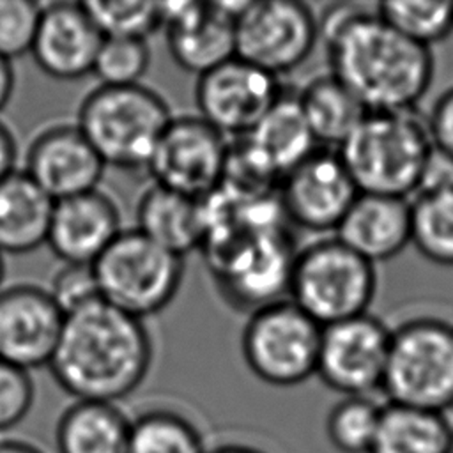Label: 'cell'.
I'll return each mask as SVG.
<instances>
[{
    "mask_svg": "<svg viewBox=\"0 0 453 453\" xmlns=\"http://www.w3.org/2000/svg\"><path fill=\"white\" fill-rule=\"evenodd\" d=\"M101 41L83 4L53 2L41 7L30 55L46 76L74 81L92 74Z\"/></svg>",
    "mask_w": 453,
    "mask_h": 453,
    "instance_id": "17",
    "label": "cell"
},
{
    "mask_svg": "<svg viewBox=\"0 0 453 453\" xmlns=\"http://www.w3.org/2000/svg\"><path fill=\"white\" fill-rule=\"evenodd\" d=\"M41 7L30 0H0V57L12 62L30 53Z\"/></svg>",
    "mask_w": 453,
    "mask_h": 453,
    "instance_id": "31",
    "label": "cell"
},
{
    "mask_svg": "<svg viewBox=\"0 0 453 453\" xmlns=\"http://www.w3.org/2000/svg\"><path fill=\"white\" fill-rule=\"evenodd\" d=\"M34 398L30 372L0 361V434L11 432L28 416Z\"/></svg>",
    "mask_w": 453,
    "mask_h": 453,
    "instance_id": "32",
    "label": "cell"
},
{
    "mask_svg": "<svg viewBox=\"0 0 453 453\" xmlns=\"http://www.w3.org/2000/svg\"><path fill=\"white\" fill-rule=\"evenodd\" d=\"M48 292L65 315L101 299L92 265L64 264L55 273Z\"/></svg>",
    "mask_w": 453,
    "mask_h": 453,
    "instance_id": "33",
    "label": "cell"
},
{
    "mask_svg": "<svg viewBox=\"0 0 453 453\" xmlns=\"http://www.w3.org/2000/svg\"><path fill=\"white\" fill-rule=\"evenodd\" d=\"M411 244L426 260L453 267V188L421 191L411 200Z\"/></svg>",
    "mask_w": 453,
    "mask_h": 453,
    "instance_id": "26",
    "label": "cell"
},
{
    "mask_svg": "<svg viewBox=\"0 0 453 453\" xmlns=\"http://www.w3.org/2000/svg\"><path fill=\"white\" fill-rule=\"evenodd\" d=\"M134 228L184 258L203 244L205 218L202 200L152 184L138 200Z\"/></svg>",
    "mask_w": 453,
    "mask_h": 453,
    "instance_id": "20",
    "label": "cell"
},
{
    "mask_svg": "<svg viewBox=\"0 0 453 453\" xmlns=\"http://www.w3.org/2000/svg\"><path fill=\"white\" fill-rule=\"evenodd\" d=\"M0 453H44L39 446L23 439H0Z\"/></svg>",
    "mask_w": 453,
    "mask_h": 453,
    "instance_id": "37",
    "label": "cell"
},
{
    "mask_svg": "<svg viewBox=\"0 0 453 453\" xmlns=\"http://www.w3.org/2000/svg\"><path fill=\"white\" fill-rule=\"evenodd\" d=\"M329 73L368 111L416 110L434 78V57L375 11L359 4H338L319 14Z\"/></svg>",
    "mask_w": 453,
    "mask_h": 453,
    "instance_id": "1",
    "label": "cell"
},
{
    "mask_svg": "<svg viewBox=\"0 0 453 453\" xmlns=\"http://www.w3.org/2000/svg\"><path fill=\"white\" fill-rule=\"evenodd\" d=\"M334 235L373 265L389 260L411 244V200L359 193Z\"/></svg>",
    "mask_w": 453,
    "mask_h": 453,
    "instance_id": "19",
    "label": "cell"
},
{
    "mask_svg": "<svg viewBox=\"0 0 453 453\" xmlns=\"http://www.w3.org/2000/svg\"><path fill=\"white\" fill-rule=\"evenodd\" d=\"M375 290V265L331 235L296 251L287 299L324 327L368 313Z\"/></svg>",
    "mask_w": 453,
    "mask_h": 453,
    "instance_id": "5",
    "label": "cell"
},
{
    "mask_svg": "<svg viewBox=\"0 0 453 453\" xmlns=\"http://www.w3.org/2000/svg\"><path fill=\"white\" fill-rule=\"evenodd\" d=\"M359 191L333 149L319 147L278 186L285 218L308 232H336Z\"/></svg>",
    "mask_w": 453,
    "mask_h": 453,
    "instance_id": "13",
    "label": "cell"
},
{
    "mask_svg": "<svg viewBox=\"0 0 453 453\" xmlns=\"http://www.w3.org/2000/svg\"><path fill=\"white\" fill-rule=\"evenodd\" d=\"M283 94L280 78L239 57L198 76L195 87L198 117L225 138L253 131Z\"/></svg>",
    "mask_w": 453,
    "mask_h": 453,
    "instance_id": "12",
    "label": "cell"
},
{
    "mask_svg": "<svg viewBox=\"0 0 453 453\" xmlns=\"http://www.w3.org/2000/svg\"><path fill=\"white\" fill-rule=\"evenodd\" d=\"M375 11L405 39L428 50L453 32V2L389 0L375 5Z\"/></svg>",
    "mask_w": 453,
    "mask_h": 453,
    "instance_id": "27",
    "label": "cell"
},
{
    "mask_svg": "<svg viewBox=\"0 0 453 453\" xmlns=\"http://www.w3.org/2000/svg\"><path fill=\"white\" fill-rule=\"evenodd\" d=\"M382 405L372 396H343L326 418V437L338 453H370Z\"/></svg>",
    "mask_w": 453,
    "mask_h": 453,
    "instance_id": "28",
    "label": "cell"
},
{
    "mask_svg": "<svg viewBox=\"0 0 453 453\" xmlns=\"http://www.w3.org/2000/svg\"><path fill=\"white\" fill-rule=\"evenodd\" d=\"M106 165L76 124H53L30 142L23 172L53 200L99 188Z\"/></svg>",
    "mask_w": 453,
    "mask_h": 453,
    "instance_id": "16",
    "label": "cell"
},
{
    "mask_svg": "<svg viewBox=\"0 0 453 453\" xmlns=\"http://www.w3.org/2000/svg\"><path fill=\"white\" fill-rule=\"evenodd\" d=\"M92 271L103 301L145 320L175 299L184 278V258L133 226L115 237Z\"/></svg>",
    "mask_w": 453,
    "mask_h": 453,
    "instance_id": "7",
    "label": "cell"
},
{
    "mask_svg": "<svg viewBox=\"0 0 453 453\" xmlns=\"http://www.w3.org/2000/svg\"><path fill=\"white\" fill-rule=\"evenodd\" d=\"M207 453H265V451L244 442H223L207 449Z\"/></svg>",
    "mask_w": 453,
    "mask_h": 453,
    "instance_id": "38",
    "label": "cell"
},
{
    "mask_svg": "<svg viewBox=\"0 0 453 453\" xmlns=\"http://www.w3.org/2000/svg\"><path fill=\"white\" fill-rule=\"evenodd\" d=\"M198 426L182 412L154 407L129 423L126 453H207Z\"/></svg>",
    "mask_w": 453,
    "mask_h": 453,
    "instance_id": "25",
    "label": "cell"
},
{
    "mask_svg": "<svg viewBox=\"0 0 453 453\" xmlns=\"http://www.w3.org/2000/svg\"><path fill=\"white\" fill-rule=\"evenodd\" d=\"M18 145L12 131L0 120V180L16 172Z\"/></svg>",
    "mask_w": 453,
    "mask_h": 453,
    "instance_id": "35",
    "label": "cell"
},
{
    "mask_svg": "<svg viewBox=\"0 0 453 453\" xmlns=\"http://www.w3.org/2000/svg\"><path fill=\"white\" fill-rule=\"evenodd\" d=\"M235 57L280 78L297 69L319 42V16L296 0L246 2L234 21Z\"/></svg>",
    "mask_w": 453,
    "mask_h": 453,
    "instance_id": "9",
    "label": "cell"
},
{
    "mask_svg": "<svg viewBox=\"0 0 453 453\" xmlns=\"http://www.w3.org/2000/svg\"><path fill=\"white\" fill-rule=\"evenodd\" d=\"M166 101L138 85H97L80 103L76 126L106 166L145 170L170 119Z\"/></svg>",
    "mask_w": 453,
    "mask_h": 453,
    "instance_id": "4",
    "label": "cell"
},
{
    "mask_svg": "<svg viewBox=\"0 0 453 453\" xmlns=\"http://www.w3.org/2000/svg\"><path fill=\"white\" fill-rule=\"evenodd\" d=\"M65 313L48 288L16 283L0 288V361L32 372L48 366Z\"/></svg>",
    "mask_w": 453,
    "mask_h": 453,
    "instance_id": "15",
    "label": "cell"
},
{
    "mask_svg": "<svg viewBox=\"0 0 453 453\" xmlns=\"http://www.w3.org/2000/svg\"><path fill=\"white\" fill-rule=\"evenodd\" d=\"M322 326L287 297L250 311L241 354L250 372L276 388L299 386L317 372Z\"/></svg>",
    "mask_w": 453,
    "mask_h": 453,
    "instance_id": "8",
    "label": "cell"
},
{
    "mask_svg": "<svg viewBox=\"0 0 453 453\" xmlns=\"http://www.w3.org/2000/svg\"><path fill=\"white\" fill-rule=\"evenodd\" d=\"M380 391L393 403L444 414L453 407V320L412 317L391 329Z\"/></svg>",
    "mask_w": 453,
    "mask_h": 453,
    "instance_id": "6",
    "label": "cell"
},
{
    "mask_svg": "<svg viewBox=\"0 0 453 453\" xmlns=\"http://www.w3.org/2000/svg\"><path fill=\"white\" fill-rule=\"evenodd\" d=\"M103 37L147 39L161 28L159 2H83Z\"/></svg>",
    "mask_w": 453,
    "mask_h": 453,
    "instance_id": "30",
    "label": "cell"
},
{
    "mask_svg": "<svg viewBox=\"0 0 453 453\" xmlns=\"http://www.w3.org/2000/svg\"><path fill=\"white\" fill-rule=\"evenodd\" d=\"M296 99L317 145L324 149H338L368 113L331 73L311 78Z\"/></svg>",
    "mask_w": 453,
    "mask_h": 453,
    "instance_id": "23",
    "label": "cell"
},
{
    "mask_svg": "<svg viewBox=\"0 0 453 453\" xmlns=\"http://www.w3.org/2000/svg\"><path fill=\"white\" fill-rule=\"evenodd\" d=\"M2 281H4V255L0 253V288H2Z\"/></svg>",
    "mask_w": 453,
    "mask_h": 453,
    "instance_id": "39",
    "label": "cell"
},
{
    "mask_svg": "<svg viewBox=\"0 0 453 453\" xmlns=\"http://www.w3.org/2000/svg\"><path fill=\"white\" fill-rule=\"evenodd\" d=\"M14 92V69L12 62L0 57V111L7 106Z\"/></svg>",
    "mask_w": 453,
    "mask_h": 453,
    "instance_id": "36",
    "label": "cell"
},
{
    "mask_svg": "<svg viewBox=\"0 0 453 453\" xmlns=\"http://www.w3.org/2000/svg\"><path fill=\"white\" fill-rule=\"evenodd\" d=\"M451 453H453V423H451Z\"/></svg>",
    "mask_w": 453,
    "mask_h": 453,
    "instance_id": "40",
    "label": "cell"
},
{
    "mask_svg": "<svg viewBox=\"0 0 453 453\" xmlns=\"http://www.w3.org/2000/svg\"><path fill=\"white\" fill-rule=\"evenodd\" d=\"M129 423L119 403L74 400L57 421V453H126Z\"/></svg>",
    "mask_w": 453,
    "mask_h": 453,
    "instance_id": "22",
    "label": "cell"
},
{
    "mask_svg": "<svg viewBox=\"0 0 453 453\" xmlns=\"http://www.w3.org/2000/svg\"><path fill=\"white\" fill-rule=\"evenodd\" d=\"M53 200L23 172L0 180V253L25 255L46 244Z\"/></svg>",
    "mask_w": 453,
    "mask_h": 453,
    "instance_id": "21",
    "label": "cell"
},
{
    "mask_svg": "<svg viewBox=\"0 0 453 453\" xmlns=\"http://www.w3.org/2000/svg\"><path fill=\"white\" fill-rule=\"evenodd\" d=\"M228 145L202 117H172L145 170L152 184L203 200L223 182Z\"/></svg>",
    "mask_w": 453,
    "mask_h": 453,
    "instance_id": "10",
    "label": "cell"
},
{
    "mask_svg": "<svg viewBox=\"0 0 453 453\" xmlns=\"http://www.w3.org/2000/svg\"><path fill=\"white\" fill-rule=\"evenodd\" d=\"M434 150L426 119L416 110L368 111L336 149L359 193L409 198Z\"/></svg>",
    "mask_w": 453,
    "mask_h": 453,
    "instance_id": "3",
    "label": "cell"
},
{
    "mask_svg": "<svg viewBox=\"0 0 453 453\" xmlns=\"http://www.w3.org/2000/svg\"><path fill=\"white\" fill-rule=\"evenodd\" d=\"M152 357L145 322L97 299L65 315L48 368L74 400L119 403L142 386Z\"/></svg>",
    "mask_w": 453,
    "mask_h": 453,
    "instance_id": "2",
    "label": "cell"
},
{
    "mask_svg": "<svg viewBox=\"0 0 453 453\" xmlns=\"http://www.w3.org/2000/svg\"><path fill=\"white\" fill-rule=\"evenodd\" d=\"M426 126L434 147L453 159V85L437 96Z\"/></svg>",
    "mask_w": 453,
    "mask_h": 453,
    "instance_id": "34",
    "label": "cell"
},
{
    "mask_svg": "<svg viewBox=\"0 0 453 453\" xmlns=\"http://www.w3.org/2000/svg\"><path fill=\"white\" fill-rule=\"evenodd\" d=\"M246 2H159L173 62L196 76L235 57L234 21Z\"/></svg>",
    "mask_w": 453,
    "mask_h": 453,
    "instance_id": "14",
    "label": "cell"
},
{
    "mask_svg": "<svg viewBox=\"0 0 453 453\" xmlns=\"http://www.w3.org/2000/svg\"><path fill=\"white\" fill-rule=\"evenodd\" d=\"M391 329L365 313L322 327L319 379L342 396H370L382 388Z\"/></svg>",
    "mask_w": 453,
    "mask_h": 453,
    "instance_id": "11",
    "label": "cell"
},
{
    "mask_svg": "<svg viewBox=\"0 0 453 453\" xmlns=\"http://www.w3.org/2000/svg\"><path fill=\"white\" fill-rule=\"evenodd\" d=\"M370 453H451V423L441 412L388 402Z\"/></svg>",
    "mask_w": 453,
    "mask_h": 453,
    "instance_id": "24",
    "label": "cell"
},
{
    "mask_svg": "<svg viewBox=\"0 0 453 453\" xmlns=\"http://www.w3.org/2000/svg\"><path fill=\"white\" fill-rule=\"evenodd\" d=\"M122 230L117 203L97 188L53 202L46 246L64 264L92 265Z\"/></svg>",
    "mask_w": 453,
    "mask_h": 453,
    "instance_id": "18",
    "label": "cell"
},
{
    "mask_svg": "<svg viewBox=\"0 0 453 453\" xmlns=\"http://www.w3.org/2000/svg\"><path fill=\"white\" fill-rule=\"evenodd\" d=\"M149 65L150 48L147 39L103 37L92 65V74L99 80V85H138Z\"/></svg>",
    "mask_w": 453,
    "mask_h": 453,
    "instance_id": "29",
    "label": "cell"
}]
</instances>
